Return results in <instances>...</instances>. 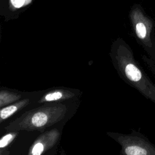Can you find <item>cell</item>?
Listing matches in <instances>:
<instances>
[{
	"label": "cell",
	"mask_w": 155,
	"mask_h": 155,
	"mask_svg": "<svg viewBox=\"0 0 155 155\" xmlns=\"http://www.w3.org/2000/svg\"><path fill=\"white\" fill-rule=\"evenodd\" d=\"M19 131H10L3 135L0 139V152L4 150L17 137Z\"/></svg>",
	"instance_id": "9"
},
{
	"label": "cell",
	"mask_w": 155,
	"mask_h": 155,
	"mask_svg": "<svg viewBox=\"0 0 155 155\" xmlns=\"http://www.w3.org/2000/svg\"><path fill=\"white\" fill-rule=\"evenodd\" d=\"M133 31L137 42L142 47L147 56L155 52V28L153 20L139 13L133 19Z\"/></svg>",
	"instance_id": "4"
},
{
	"label": "cell",
	"mask_w": 155,
	"mask_h": 155,
	"mask_svg": "<svg viewBox=\"0 0 155 155\" xmlns=\"http://www.w3.org/2000/svg\"><path fill=\"white\" fill-rule=\"evenodd\" d=\"M67 111V106L61 102L44 103L25 111L4 129L7 131H43L64 119Z\"/></svg>",
	"instance_id": "2"
},
{
	"label": "cell",
	"mask_w": 155,
	"mask_h": 155,
	"mask_svg": "<svg viewBox=\"0 0 155 155\" xmlns=\"http://www.w3.org/2000/svg\"><path fill=\"white\" fill-rule=\"evenodd\" d=\"M109 55L119 77L155 104V82L135 59L130 46L122 38L113 41Z\"/></svg>",
	"instance_id": "1"
},
{
	"label": "cell",
	"mask_w": 155,
	"mask_h": 155,
	"mask_svg": "<svg viewBox=\"0 0 155 155\" xmlns=\"http://www.w3.org/2000/svg\"><path fill=\"white\" fill-rule=\"evenodd\" d=\"M13 5L16 8H19L23 5L24 0H11Z\"/></svg>",
	"instance_id": "11"
},
{
	"label": "cell",
	"mask_w": 155,
	"mask_h": 155,
	"mask_svg": "<svg viewBox=\"0 0 155 155\" xmlns=\"http://www.w3.org/2000/svg\"><path fill=\"white\" fill-rule=\"evenodd\" d=\"M107 135L121 147L123 155H155V145L144 134L133 130L130 134L107 132Z\"/></svg>",
	"instance_id": "3"
},
{
	"label": "cell",
	"mask_w": 155,
	"mask_h": 155,
	"mask_svg": "<svg viewBox=\"0 0 155 155\" xmlns=\"http://www.w3.org/2000/svg\"><path fill=\"white\" fill-rule=\"evenodd\" d=\"M22 94L10 90L1 89L0 91V107L7 106L21 99Z\"/></svg>",
	"instance_id": "8"
},
{
	"label": "cell",
	"mask_w": 155,
	"mask_h": 155,
	"mask_svg": "<svg viewBox=\"0 0 155 155\" xmlns=\"http://www.w3.org/2000/svg\"><path fill=\"white\" fill-rule=\"evenodd\" d=\"M141 58L145 67L155 78V52L151 56L142 54Z\"/></svg>",
	"instance_id": "10"
},
{
	"label": "cell",
	"mask_w": 155,
	"mask_h": 155,
	"mask_svg": "<svg viewBox=\"0 0 155 155\" xmlns=\"http://www.w3.org/2000/svg\"><path fill=\"white\" fill-rule=\"evenodd\" d=\"M30 103L28 98L20 99L14 103L1 108L0 110V124L13 116L18 111L23 109Z\"/></svg>",
	"instance_id": "7"
},
{
	"label": "cell",
	"mask_w": 155,
	"mask_h": 155,
	"mask_svg": "<svg viewBox=\"0 0 155 155\" xmlns=\"http://www.w3.org/2000/svg\"><path fill=\"white\" fill-rule=\"evenodd\" d=\"M77 91L76 90L66 88L53 89L44 93L38 102L44 104L47 102H59L69 100L78 94Z\"/></svg>",
	"instance_id": "6"
},
{
	"label": "cell",
	"mask_w": 155,
	"mask_h": 155,
	"mask_svg": "<svg viewBox=\"0 0 155 155\" xmlns=\"http://www.w3.org/2000/svg\"><path fill=\"white\" fill-rule=\"evenodd\" d=\"M61 132L58 128H53L41 134L28 149V155H41L51 149L59 142Z\"/></svg>",
	"instance_id": "5"
}]
</instances>
